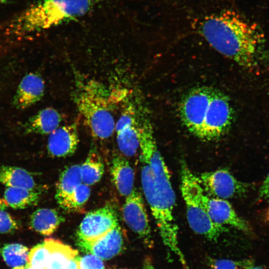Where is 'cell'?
<instances>
[{
    "label": "cell",
    "instance_id": "13",
    "mask_svg": "<svg viewBox=\"0 0 269 269\" xmlns=\"http://www.w3.org/2000/svg\"><path fill=\"white\" fill-rule=\"evenodd\" d=\"M205 203L208 214L215 224L228 226L245 233L251 231L249 224L240 217L227 200L205 195Z\"/></svg>",
    "mask_w": 269,
    "mask_h": 269
},
{
    "label": "cell",
    "instance_id": "29",
    "mask_svg": "<svg viewBox=\"0 0 269 269\" xmlns=\"http://www.w3.org/2000/svg\"><path fill=\"white\" fill-rule=\"evenodd\" d=\"M77 259L78 269H104V265L101 259L94 255L88 254Z\"/></svg>",
    "mask_w": 269,
    "mask_h": 269
},
{
    "label": "cell",
    "instance_id": "25",
    "mask_svg": "<svg viewBox=\"0 0 269 269\" xmlns=\"http://www.w3.org/2000/svg\"><path fill=\"white\" fill-rule=\"evenodd\" d=\"M49 259V252L43 242L31 249L28 254L25 268L35 269H47Z\"/></svg>",
    "mask_w": 269,
    "mask_h": 269
},
{
    "label": "cell",
    "instance_id": "34",
    "mask_svg": "<svg viewBox=\"0 0 269 269\" xmlns=\"http://www.w3.org/2000/svg\"><path fill=\"white\" fill-rule=\"evenodd\" d=\"M8 205L4 199L0 198V210H5Z\"/></svg>",
    "mask_w": 269,
    "mask_h": 269
},
{
    "label": "cell",
    "instance_id": "11",
    "mask_svg": "<svg viewBox=\"0 0 269 269\" xmlns=\"http://www.w3.org/2000/svg\"><path fill=\"white\" fill-rule=\"evenodd\" d=\"M123 217L127 226L148 246H151V229L145 207L140 192L134 188L126 197L123 207Z\"/></svg>",
    "mask_w": 269,
    "mask_h": 269
},
{
    "label": "cell",
    "instance_id": "37",
    "mask_svg": "<svg viewBox=\"0 0 269 269\" xmlns=\"http://www.w3.org/2000/svg\"><path fill=\"white\" fill-rule=\"evenodd\" d=\"M7 0H0V5L4 3Z\"/></svg>",
    "mask_w": 269,
    "mask_h": 269
},
{
    "label": "cell",
    "instance_id": "28",
    "mask_svg": "<svg viewBox=\"0 0 269 269\" xmlns=\"http://www.w3.org/2000/svg\"><path fill=\"white\" fill-rule=\"evenodd\" d=\"M19 228L17 221L5 210H0V233H12Z\"/></svg>",
    "mask_w": 269,
    "mask_h": 269
},
{
    "label": "cell",
    "instance_id": "16",
    "mask_svg": "<svg viewBox=\"0 0 269 269\" xmlns=\"http://www.w3.org/2000/svg\"><path fill=\"white\" fill-rule=\"evenodd\" d=\"M112 180L119 193L129 196L134 189V173L128 160L123 155H114L110 167Z\"/></svg>",
    "mask_w": 269,
    "mask_h": 269
},
{
    "label": "cell",
    "instance_id": "2",
    "mask_svg": "<svg viewBox=\"0 0 269 269\" xmlns=\"http://www.w3.org/2000/svg\"><path fill=\"white\" fill-rule=\"evenodd\" d=\"M138 138L141 182L144 197L163 244L185 267L186 263L178 245V227L174 216L176 198L169 172L157 148L152 129H143Z\"/></svg>",
    "mask_w": 269,
    "mask_h": 269
},
{
    "label": "cell",
    "instance_id": "6",
    "mask_svg": "<svg viewBox=\"0 0 269 269\" xmlns=\"http://www.w3.org/2000/svg\"><path fill=\"white\" fill-rule=\"evenodd\" d=\"M233 119L234 112L229 99L214 89L208 113L198 138L206 141L220 138L229 132Z\"/></svg>",
    "mask_w": 269,
    "mask_h": 269
},
{
    "label": "cell",
    "instance_id": "17",
    "mask_svg": "<svg viewBox=\"0 0 269 269\" xmlns=\"http://www.w3.org/2000/svg\"><path fill=\"white\" fill-rule=\"evenodd\" d=\"M63 118L55 109L47 107L30 117L23 126L26 134H49L60 127Z\"/></svg>",
    "mask_w": 269,
    "mask_h": 269
},
{
    "label": "cell",
    "instance_id": "3",
    "mask_svg": "<svg viewBox=\"0 0 269 269\" xmlns=\"http://www.w3.org/2000/svg\"><path fill=\"white\" fill-rule=\"evenodd\" d=\"M91 0H42L11 21L7 32L24 36L57 25L86 14Z\"/></svg>",
    "mask_w": 269,
    "mask_h": 269
},
{
    "label": "cell",
    "instance_id": "7",
    "mask_svg": "<svg viewBox=\"0 0 269 269\" xmlns=\"http://www.w3.org/2000/svg\"><path fill=\"white\" fill-rule=\"evenodd\" d=\"M213 88L200 87L192 89L181 100L180 117L184 125L198 137L213 91Z\"/></svg>",
    "mask_w": 269,
    "mask_h": 269
},
{
    "label": "cell",
    "instance_id": "38",
    "mask_svg": "<svg viewBox=\"0 0 269 269\" xmlns=\"http://www.w3.org/2000/svg\"><path fill=\"white\" fill-rule=\"evenodd\" d=\"M26 269H33L32 268H26Z\"/></svg>",
    "mask_w": 269,
    "mask_h": 269
},
{
    "label": "cell",
    "instance_id": "36",
    "mask_svg": "<svg viewBox=\"0 0 269 269\" xmlns=\"http://www.w3.org/2000/svg\"><path fill=\"white\" fill-rule=\"evenodd\" d=\"M12 269H26L25 266H21L13 268Z\"/></svg>",
    "mask_w": 269,
    "mask_h": 269
},
{
    "label": "cell",
    "instance_id": "26",
    "mask_svg": "<svg viewBox=\"0 0 269 269\" xmlns=\"http://www.w3.org/2000/svg\"><path fill=\"white\" fill-rule=\"evenodd\" d=\"M91 189L89 186L81 183L72 194L65 211L67 212L80 211L88 201Z\"/></svg>",
    "mask_w": 269,
    "mask_h": 269
},
{
    "label": "cell",
    "instance_id": "33",
    "mask_svg": "<svg viewBox=\"0 0 269 269\" xmlns=\"http://www.w3.org/2000/svg\"><path fill=\"white\" fill-rule=\"evenodd\" d=\"M246 269H265L262 266L256 265L254 262L252 261L248 266Z\"/></svg>",
    "mask_w": 269,
    "mask_h": 269
},
{
    "label": "cell",
    "instance_id": "31",
    "mask_svg": "<svg viewBox=\"0 0 269 269\" xmlns=\"http://www.w3.org/2000/svg\"><path fill=\"white\" fill-rule=\"evenodd\" d=\"M62 269H78V262L76 257L68 261Z\"/></svg>",
    "mask_w": 269,
    "mask_h": 269
},
{
    "label": "cell",
    "instance_id": "8",
    "mask_svg": "<svg viewBox=\"0 0 269 269\" xmlns=\"http://www.w3.org/2000/svg\"><path fill=\"white\" fill-rule=\"evenodd\" d=\"M198 178L209 196L225 200L244 195L250 187L225 168L203 173Z\"/></svg>",
    "mask_w": 269,
    "mask_h": 269
},
{
    "label": "cell",
    "instance_id": "9",
    "mask_svg": "<svg viewBox=\"0 0 269 269\" xmlns=\"http://www.w3.org/2000/svg\"><path fill=\"white\" fill-rule=\"evenodd\" d=\"M134 104H128L123 109L115 126L117 142L122 154L131 157L139 148L138 134L141 120Z\"/></svg>",
    "mask_w": 269,
    "mask_h": 269
},
{
    "label": "cell",
    "instance_id": "12",
    "mask_svg": "<svg viewBox=\"0 0 269 269\" xmlns=\"http://www.w3.org/2000/svg\"><path fill=\"white\" fill-rule=\"evenodd\" d=\"M77 244L82 251L102 260H109L114 257L121 253L125 247L124 237L119 225L94 240H77Z\"/></svg>",
    "mask_w": 269,
    "mask_h": 269
},
{
    "label": "cell",
    "instance_id": "10",
    "mask_svg": "<svg viewBox=\"0 0 269 269\" xmlns=\"http://www.w3.org/2000/svg\"><path fill=\"white\" fill-rule=\"evenodd\" d=\"M119 225L117 211L110 204L88 213L77 231V240L91 241Z\"/></svg>",
    "mask_w": 269,
    "mask_h": 269
},
{
    "label": "cell",
    "instance_id": "23",
    "mask_svg": "<svg viewBox=\"0 0 269 269\" xmlns=\"http://www.w3.org/2000/svg\"><path fill=\"white\" fill-rule=\"evenodd\" d=\"M104 168L101 156L96 151H91L85 161L80 165L83 183L91 186L98 182L104 174Z\"/></svg>",
    "mask_w": 269,
    "mask_h": 269
},
{
    "label": "cell",
    "instance_id": "19",
    "mask_svg": "<svg viewBox=\"0 0 269 269\" xmlns=\"http://www.w3.org/2000/svg\"><path fill=\"white\" fill-rule=\"evenodd\" d=\"M64 220L55 209L39 208L31 214L29 226L36 232L48 236L53 234Z\"/></svg>",
    "mask_w": 269,
    "mask_h": 269
},
{
    "label": "cell",
    "instance_id": "32",
    "mask_svg": "<svg viewBox=\"0 0 269 269\" xmlns=\"http://www.w3.org/2000/svg\"><path fill=\"white\" fill-rule=\"evenodd\" d=\"M143 269H155L153 266L152 265L150 260L147 259H146L143 264Z\"/></svg>",
    "mask_w": 269,
    "mask_h": 269
},
{
    "label": "cell",
    "instance_id": "15",
    "mask_svg": "<svg viewBox=\"0 0 269 269\" xmlns=\"http://www.w3.org/2000/svg\"><path fill=\"white\" fill-rule=\"evenodd\" d=\"M45 91V84L37 73L26 74L19 83L13 98L12 104L17 109L28 108L39 101Z\"/></svg>",
    "mask_w": 269,
    "mask_h": 269
},
{
    "label": "cell",
    "instance_id": "14",
    "mask_svg": "<svg viewBox=\"0 0 269 269\" xmlns=\"http://www.w3.org/2000/svg\"><path fill=\"white\" fill-rule=\"evenodd\" d=\"M78 122L59 127L49 134L47 141L48 153L56 157H66L73 154L79 142Z\"/></svg>",
    "mask_w": 269,
    "mask_h": 269
},
{
    "label": "cell",
    "instance_id": "5",
    "mask_svg": "<svg viewBox=\"0 0 269 269\" xmlns=\"http://www.w3.org/2000/svg\"><path fill=\"white\" fill-rule=\"evenodd\" d=\"M103 88L92 81L82 86L74 96L77 108L93 136L104 140L115 129L110 100Z\"/></svg>",
    "mask_w": 269,
    "mask_h": 269
},
{
    "label": "cell",
    "instance_id": "21",
    "mask_svg": "<svg viewBox=\"0 0 269 269\" xmlns=\"http://www.w3.org/2000/svg\"><path fill=\"white\" fill-rule=\"evenodd\" d=\"M49 252L47 269H62L69 260L76 257L78 251L64 244L61 241L52 238L44 241Z\"/></svg>",
    "mask_w": 269,
    "mask_h": 269
},
{
    "label": "cell",
    "instance_id": "18",
    "mask_svg": "<svg viewBox=\"0 0 269 269\" xmlns=\"http://www.w3.org/2000/svg\"><path fill=\"white\" fill-rule=\"evenodd\" d=\"M80 165L66 167L60 175L56 185L55 198L60 207L65 210L76 188L82 183Z\"/></svg>",
    "mask_w": 269,
    "mask_h": 269
},
{
    "label": "cell",
    "instance_id": "30",
    "mask_svg": "<svg viewBox=\"0 0 269 269\" xmlns=\"http://www.w3.org/2000/svg\"><path fill=\"white\" fill-rule=\"evenodd\" d=\"M259 197L269 202V173L259 190Z\"/></svg>",
    "mask_w": 269,
    "mask_h": 269
},
{
    "label": "cell",
    "instance_id": "1",
    "mask_svg": "<svg viewBox=\"0 0 269 269\" xmlns=\"http://www.w3.org/2000/svg\"><path fill=\"white\" fill-rule=\"evenodd\" d=\"M198 29L216 51L245 69L260 72L269 67V49L263 30L235 12L207 16Z\"/></svg>",
    "mask_w": 269,
    "mask_h": 269
},
{
    "label": "cell",
    "instance_id": "27",
    "mask_svg": "<svg viewBox=\"0 0 269 269\" xmlns=\"http://www.w3.org/2000/svg\"><path fill=\"white\" fill-rule=\"evenodd\" d=\"M252 260L233 261L229 259L213 260L209 263V269H246Z\"/></svg>",
    "mask_w": 269,
    "mask_h": 269
},
{
    "label": "cell",
    "instance_id": "35",
    "mask_svg": "<svg viewBox=\"0 0 269 269\" xmlns=\"http://www.w3.org/2000/svg\"><path fill=\"white\" fill-rule=\"evenodd\" d=\"M265 220H266V222L267 223L268 225L269 226V206L268 208L267 209V211L266 212Z\"/></svg>",
    "mask_w": 269,
    "mask_h": 269
},
{
    "label": "cell",
    "instance_id": "22",
    "mask_svg": "<svg viewBox=\"0 0 269 269\" xmlns=\"http://www.w3.org/2000/svg\"><path fill=\"white\" fill-rule=\"evenodd\" d=\"M39 198V191L21 187H7L4 193L8 206L16 209L35 205Z\"/></svg>",
    "mask_w": 269,
    "mask_h": 269
},
{
    "label": "cell",
    "instance_id": "24",
    "mask_svg": "<svg viewBox=\"0 0 269 269\" xmlns=\"http://www.w3.org/2000/svg\"><path fill=\"white\" fill-rule=\"evenodd\" d=\"M0 254L6 264L11 267L25 266L28 260V248L20 244H5L0 247Z\"/></svg>",
    "mask_w": 269,
    "mask_h": 269
},
{
    "label": "cell",
    "instance_id": "4",
    "mask_svg": "<svg viewBox=\"0 0 269 269\" xmlns=\"http://www.w3.org/2000/svg\"><path fill=\"white\" fill-rule=\"evenodd\" d=\"M180 189L185 203L188 224L193 231L211 241L216 240L225 231L210 218L205 203V192L198 178L182 161Z\"/></svg>",
    "mask_w": 269,
    "mask_h": 269
},
{
    "label": "cell",
    "instance_id": "20",
    "mask_svg": "<svg viewBox=\"0 0 269 269\" xmlns=\"http://www.w3.org/2000/svg\"><path fill=\"white\" fill-rule=\"evenodd\" d=\"M0 182L7 187H21L39 191L31 173L21 167L0 166Z\"/></svg>",
    "mask_w": 269,
    "mask_h": 269
}]
</instances>
